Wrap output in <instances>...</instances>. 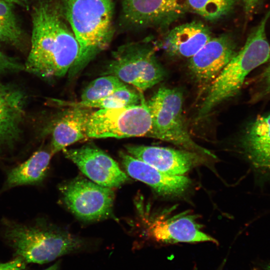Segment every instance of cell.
<instances>
[{"instance_id": "cell-1", "label": "cell", "mask_w": 270, "mask_h": 270, "mask_svg": "<svg viewBox=\"0 0 270 270\" xmlns=\"http://www.w3.org/2000/svg\"><path fill=\"white\" fill-rule=\"evenodd\" d=\"M31 47L24 69L44 78L64 76L80 51L60 0H41L32 12Z\"/></svg>"}, {"instance_id": "cell-2", "label": "cell", "mask_w": 270, "mask_h": 270, "mask_svg": "<svg viewBox=\"0 0 270 270\" xmlns=\"http://www.w3.org/2000/svg\"><path fill=\"white\" fill-rule=\"evenodd\" d=\"M80 47L68 76H75L109 46L114 34L112 0H60Z\"/></svg>"}, {"instance_id": "cell-3", "label": "cell", "mask_w": 270, "mask_h": 270, "mask_svg": "<svg viewBox=\"0 0 270 270\" xmlns=\"http://www.w3.org/2000/svg\"><path fill=\"white\" fill-rule=\"evenodd\" d=\"M267 13L256 29L248 38L242 49L211 82L197 112L196 120L206 118L221 104L236 96L248 74L270 58V45L266 34Z\"/></svg>"}, {"instance_id": "cell-4", "label": "cell", "mask_w": 270, "mask_h": 270, "mask_svg": "<svg viewBox=\"0 0 270 270\" xmlns=\"http://www.w3.org/2000/svg\"><path fill=\"white\" fill-rule=\"evenodd\" d=\"M3 224L5 241L26 263L49 262L80 250L84 244L68 232L40 222L26 224L4 220Z\"/></svg>"}, {"instance_id": "cell-5", "label": "cell", "mask_w": 270, "mask_h": 270, "mask_svg": "<svg viewBox=\"0 0 270 270\" xmlns=\"http://www.w3.org/2000/svg\"><path fill=\"white\" fill-rule=\"evenodd\" d=\"M183 94L177 88H160L146 102L152 126L148 137L172 143L180 148L216 158L191 138L182 112Z\"/></svg>"}, {"instance_id": "cell-6", "label": "cell", "mask_w": 270, "mask_h": 270, "mask_svg": "<svg viewBox=\"0 0 270 270\" xmlns=\"http://www.w3.org/2000/svg\"><path fill=\"white\" fill-rule=\"evenodd\" d=\"M112 56L102 74L115 76L139 92L151 88L166 76L154 48L148 42L124 44L114 52Z\"/></svg>"}, {"instance_id": "cell-7", "label": "cell", "mask_w": 270, "mask_h": 270, "mask_svg": "<svg viewBox=\"0 0 270 270\" xmlns=\"http://www.w3.org/2000/svg\"><path fill=\"white\" fill-rule=\"evenodd\" d=\"M152 126L144 98L138 104L92 112L86 124L87 138L147 136Z\"/></svg>"}, {"instance_id": "cell-8", "label": "cell", "mask_w": 270, "mask_h": 270, "mask_svg": "<svg viewBox=\"0 0 270 270\" xmlns=\"http://www.w3.org/2000/svg\"><path fill=\"white\" fill-rule=\"evenodd\" d=\"M60 190L65 205L81 220H101L112 213L114 193L111 188L78 178L61 186Z\"/></svg>"}, {"instance_id": "cell-9", "label": "cell", "mask_w": 270, "mask_h": 270, "mask_svg": "<svg viewBox=\"0 0 270 270\" xmlns=\"http://www.w3.org/2000/svg\"><path fill=\"white\" fill-rule=\"evenodd\" d=\"M188 0H123L121 20L129 28L164 27L186 12Z\"/></svg>"}, {"instance_id": "cell-10", "label": "cell", "mask_w": 270, "mask_h": 270, "mask_svg": "<svg viewBox=\"0 0 270 270\" xmlns=\"http://www.w3.org/2000/svg\"><path fill=\"white\" fill-rule=\"evenodd\" d=\"M62 152L84 174L100 186L116 188L129 179L112 158L94 146L86 144L79 148H65Z\"/></svg>"}, {"instance_id": "cell-11", "label": "cell", "mask_w": 270, "mask_h": 270, "mask_svg": "<svg viewBox=\"0 0 270 270\" xmlns=\"http://www.w3.org/2000/svg\"><path fill=\"white\" fill-rule=\"evenodd\" d=\"M237 52L236 44L228 35L212 38L190 58L188 69L196 82L209 86Z\"/></svg>"}, {"instance_id": "cell-12", "label": "cell", "mask_w": 270, "mask_h": 270, "mask_svg": "<svg viewBox=\"0 0 270 270\" xmlns=\"http://www.w3.org/2000/svg\"><path fill=\"white\" fill-rule=\"evenodd\" d=\"M125 148L134 158L171 175L184 176L206 161L204 156L181 148L142 145H127Z\"/></svg>"}, {"instance_id": "cell-13", "label": "cell", "mask_w": 270, "mask_h": 270, "mask_svg": "<svg viewBox=\"0 0 270 270\" xmlns=\"http://www.w3.org/2000/svg\"><path fill=\"white\" fill-rule=\"evenodd\" d=\"M119 156L130 176L147 184L160 195L179 196L183 194L190 184V180L184 176L163 172L125 152H120Z\"/></svg>"}, {"instance_id": "cell-14", "label": "cell", "mask_w": 270, "mask_h": 270, "mask_svg": "<svg viewBox=\"0 0 270 270\" xmlns=\"http://www.w3.org/2000/svg\"><path fill=\"white\" fill-rule=\"evenodd\" d=\"M194 216L180 214L168 219L158 220L151 224L149 232L156 241L165 244L212 242L217 240L200 230Z\"/></svg>"}, {"instance_id": "cell-15", "label": "cell", "mask_w": 270, "mask_h": 270, "mask_svg": "<svg viewBox=\"0 0 270 270\" xmlns=\"http://www.w3.org/2000/svg\"><path fill=\"white\" fill-rule=\"evenodd\" d=\"M209 28L202 22L193 21L176 26L164 36L162 48L169 56L190 58L210 38Z\"/></svg>"}, {"instance_id": "cell-16", "label": "cell", "mask_w": 270, "mask_h": 270, "mask_svg": "<svg viewBox=\"0 0 270 270\" xmlns=\"http://www.w3.org/2000/svg\"><path fill=\"white\" fill-rule=\"evenodd\" d=\"M25 104L20 89L0 84V145L12 144L19 138Z\"/></svg>"}, {"instance_id": "cell-17", "label": "cell", "mask_w": 270, "mask_h": 270, "mask_svg": "<svg viewBox=\"0 0 270 270\" xmlns=\"http://www.w3.org/2000/svg\"><path fill=\"white\" fill-rule=\"evenodd\" d=\"M241 146L254 166L270 170V113L258 116L248 124Z\"/></svg>"}, {"instance_id": "cell-18", "label": "cell", "mask_w": 270, "mask_h": 270, "mask_svg": "<svg viewBox=\"0 0 270 270\" xmlns=\"http://www.w3.org/2000/svg\"><path fill=\"white\" fill-rule=\"evenodd\" d=\"M92 108L70 107L56 124L52 134V152L56 154L86 138V128Z\"/></svg>"}, {"instance_id": "cell-19", "label": "cell", "mask_w": 270, "mask_h": 270, "mask_svg": "<svg viewBox=\"0 0 270 270\" xmlns=\"http://www.w3.org/2000/svg\"><path fill=\"white\" fill-rule=\"evenodd\" d=\"M52 154L46 150L35 152L27 160L12 169L6 182V188L36 184L45 178Z\"/></svg>"}, {"instance_id": "cell-20", "label": "cell", "mask_w": 270, "mask_h": 270, "mask_svg": "<svg viewBox=\"0 0 270 270\" xmlns=\"http://www.w3.org/2000/svg\"><path fill=\"white\" fill-rule=\"evenodd\" d=\"M144 99L143 94L127 86L113 94L98 100L89 102L57 100L60 106L68 107L108 109L122 108L140 104Z\"/></svg>"}, {"instance_id": "cell-21", "label": "cell", "mask_w": 270, "mask_h": 270, "mask_svg": "<svg viewBox=\"0 0 270 270\" xmlns=\"http://www.w3.org/2000/svg\"><path fill=\"white\" fill-rule=\"evenodd\" d=\"M127 85L117 77L104 75L92 81L82 93L80 101L89 102L109 96Z\"/></svg>"}, {"instance_id": "cell-22", "label": "cell", "mask_w": 270, "mask_h": 270, "mask_svg": "<svg viewBox=\"0 0 270 270\" xmlns=\"http://www.w3.org/2000/svg\"><path fill=\"white\" fill-rule=\"evenodd\" d=\"M22 36L12 4L0 0V42L20 44Z\"/></svg>"}, {"instance_id": "cell-23", "label": "cell", "mask_w": 270, "mask_h": 270, "mask_svg": "<svg viewBox=\"0 0 270 270\" xmlns=\"http://www.w3.org/2000/svg\"><path fill=\"white\" fill-rule=\"evenodd\" d=\"M234 0H188V8L208 20H216L226 15Z\"/></svg>"}, {"instance_id": "cell-24", "label": "cell", "mask_w": 270, "mask_h": 270, "mask_svg": "<svg viewBox=\"0 0 270 270\" xmlns=\"http://www.w3.org/2000/svg\"><path fill=\"white\" fill-rule=\"evenodd\" d=\"M265 68L256 78L254 100L270 98V58Z\"/></svg>"}, {"instance_id": "cell-25", "label": "cell", "mask_w": 270, "mask_h": 270, "mask_svg": "<svg viewBox=\"0 0 270 270\" xmlns=\"http://www.w3.org/2000/svg\"><path fill=\"white\" fill-rule=\"evenodd\" d=\"M24 69V67L16 60L0 52V74L16 72Z\"/></svg>"}, {"instance_id": "cell-26", "label": "cell", "mask_w": 270, "mask_h": 270, "mask_svg": "<svg viewBox=\"0 0 270 270\" xmlns=\"http://www.w3.org/2000/svg\"><path fill=\"white\" fill-rule=\"evenodd\" d=\"M26 262L20 256L6 262H0V270H24Z\"/></svg>"}, {"instance_id": "cell-27", "label": "cell", "mask_w": 270, "mask_h": 270, "mask_svg": "<svg viewBox=\"0 0 270 270\" xmlns=\"http://www.w3.org/2000/svg\"><path fill=\"white\" fill-rule=\"evenodd\" d=\"M244 5L245 12H252L255 8L260 0H242Z\"/></svg>"}, {"instance_id": "cell-28", "label": "cell", "mask_w": 270, "mask_h": 270, "mask_svg": "<svg viewBox=\"0 0 270 270\" xmlns=\"http://www.w3.org/2000/svg\"><path fill=\"white\" fill-rule=\"evenodd\" d=\"M11 4H18L22 6H26L31 0H3Z\"/></svg>"}, {"instance_id": "cell-29", "label": "cell", "mask_w": 270, "mask_h": 270, "mask_svg": "<svg viewBox=\"0 0 270 270\" xmlns=\"http://www.w3.org/2000/svg\"><path fill=\"white\" fill-rule=\"evenodd\" d=\"M60 262H57L52 266H51L49 268L44 270H59L60 269Z\"/></svg>"}, {"instance_id": "cell-30", "label": "cell", "mask_w": 270, "mask_h": 270, "mask_svg": "<svg viewBox=\"0 0 270 270\" xmlns=\"http://www.w3.org/2000/svg\"><path fill=\"white\" fill-rule=\"evenodd\" d=\"M268 270H270V266L268 267Z\"/></svg>"}]
</instances>
